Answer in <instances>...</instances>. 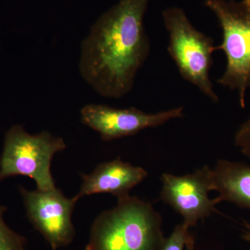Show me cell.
<instances>
[{
	"label": "cell",
	"instance_id": "6da1fadb",
	"mask_svg": "<svg viewBox=\"0 0 250 250\" xmlns=\"http://www.w3.org/2000/svg\"><path fill=\"white\" fill-rule=\"evenodd\" d=\"M149 1L119 0L82 41L81 76L101 96L119 99L133 89L150 51L143 24Z\"/></svg>",
	"mask_w": 250,
	"mask_h": 250
},
{
	"label": "cell",
	"instance_id": "7a4b0ae2",
	"mask_svg": "<svg viewBox=\"0 0 250 250\" xmlns=\"http://www.w3.org/2000/svg\"><path fill=\"white\" fill-rule=\"evenodd\" d=\"M162 224L150 202L129 195L95 219L85 250H162Z\"/></svg>",
	"mask_w": 250,
	"mask_h": 250
},
{
	"label": "cell",
	"instance_id": "3957f363",
	"mask_svg": "<svg viewBox=\"0 0 250 250\" xmlns=\"http://www.w3.org/2000/svg\"><path fill=\"white\" fill-rule=\"evenodd\" d=\"M205 6L214 13L223 31L216 49L225 54L227 67L218 83L236 90L240 106L245 108L250 88V4L246 0H206Z\"/></svg>",
	"mask_w": 250,
	"mask_h": 250
},
{
	"label": "cell",
	"instance_id": "277c9868",
	"mask_svg": "<svg viewBox=\"0 0 250 250\" xmlns=\"http://www.w3.org/2000/svg\"><path fill=\"white\" fill-rule=\"evenodd\" d=\"M163 18L169 34L168 52L179 73L213 103H218L209 75L212 56L217 50L213 39L197 30L179 8L166 9Z\"/></svg>",
	"mask_w": 250,
	"mask_h": 250
},
{
	"label": "cell",
	"instance_id": "5b68a950",
	"mask_svg": "<svg viewBox=\"0 0 250 250\" xmlns=\"http://www.w3.org/2000/svg\"><path fill=\"white\" fill-rule=\"evenodd\" d=\"M66 147L62 138L49 131L31 135L22 125H14L5 136L0 157V182L14 176H25L35 181L39 190L56 188L51 164L54 156Z\"/></svg>",
	"mask_w": 250,
	"mask_h": 250
},
{
	"label": "cell",
	"instance_id": "8992f818",
	"mask_svg": "<svg viewBox=\"0 0 250 250\" xmlns=\"http://www.w3.org/2000/svg\"><path fill=\"white\" fill-rule=\"evenodd\" d=\"M26 215L52 250L70 246L75 236L72 213L78 200L67 198L60 189L27 190L20 188Z\"/></svg>",
	"mask_w": 250,
	"mask_h": 250
},
{
	"label": "cell",
	"instance_id": "52a82bcc",
	"mask_svg": "<svg viewBox=\"0 0 250 250\" xmlns=\"http://www.w3.org/2000/svg\"><path fill=\"white\" fill-rule=\"evenodd\" d=\"M161 182V200L182 215L189 228L215 211L216 204L208 197L213 191V179L208 166L183 176L163 174Z\"/></svg>",
	"mask_w": 250,
	"mask_h": 250
},
{
	"label": "cell",
	"instance_id": "ba28073f",
	"mask_svg": "<svg viewBox=\"0 0 250 250\" xmlns=\"http://www.w3.org/2000/svg\"><path fill=\"white\" fill-rule=\"evenodd\" d=\"M81 121L98 132L104 141L133 136L148 128L157 127L170 120L183 118L184 107L147 113L135 107L116 108L88 104L80 110Z\"/></svg>",
	"mask_w": 250,
	"mask_h": 250
},
{
	"label": "cell",
	"instance_id": "9c48e42d",
	"mask_svg": "<svg viewBox=\"0 0 250 250\" xmlns=\"http://www.w3.org/2000/svg\"><path fill=\"white\" fill-rule=\"evenodd\" d=\"M147 176V171L143 167L132 166L120 158L102 163L92 173L82 176L83 182L75 197L79 200L88 195L109 193L121 200L129 196L131 189Z\"/></svg>",
	"mask_w": 250,
	"mask_h": 250
},
{
	"label": "cell",
	"instance_id": "30bf717a",
	"mask_svg": "<svg viewBox=\"0 0 250 250\" xmlns=\"http://www.w3.org/2000/svg\"><path fill=\"white\" fill-rule=\"evenodd\" d=\"M213 191L218 196L215 203L228 202L250 209V166L221 159L212 169Z\"/></svg>",
	"mask_w": 250,
	"mask_h": 250
},
{
	"label": "cell",
	"instance_id": "8fae6325",
	"mask_svg": "<svg viewBox=\"0 0 250 250\" xmlns=\"http://www.w3.org/2000/svg\"><path fill=\"white\" fill-rule=\"evenodd\" d=\"M6 210L5 206L0 205V250H27V239L5 223L4 214Z\"/></svg>",
	"mask_w": 250,
	"mask_h": 250
},
{
	"label": "cell",
	"instance_id": "7c38bea8",
	"mask_svg": "<svg viewBox=\"0 0 250 250\" xmlns=\"http://www.w3.org/2000/svg\"><path fill=\"white\" fill-rule=\"evenodd\" d=\"M192 236L188 227L184 223L179 224L170 236L166 238L162 250H184Z\"/></svg>",
	"mask_w": 250,
	"mask_h": 250
},
{
	"label": "cell",
	"instance_id": "4fadbf2b",
	"mask_svg": "<svg viewBox=\"0 0 250 250\" xmlns=\"http://www.w3.org/2000/svg\"><path fill=\"white\" fill-rule=\"evenodd\" d=\"M247 230L245 231V233H243V236H242V238H243V240L245 241L248 242V243H250V225L247 224Z\"/></svg>",
	"mask_w": 250,
	"mask_h": 250
},
{
	"label": "cell",
	"instance_id": "5bb4252c",
	"mask_svg": "<svg viewBox=\"0 0 250 250\" xmlns=\"http://www.w3.org/2000/svg\"><path fill=\"white\" fill-rule=\"evenodd\" d=\"M187 250H195V240H194L193 236L190 238L189 241L188 242L187 247H186Z\"/></svg>",
	"mask_w": 250,
	"mask_h": 250
},
{
	"label": "cell",
	"instance_id": "9a60e30c",
	"mask_svg": "<svg viewBox=\"0 0 250 250\" xmlns=\"http://www.w3.org/2000/svg\"><path fill=\"white\" fill-rule=\"evenodd\" d=\"M247 1H248V3H250V0H246Z\"/></svg>",
	"mask_w": 250,
	"mask_h": 250
}]
</instances>
